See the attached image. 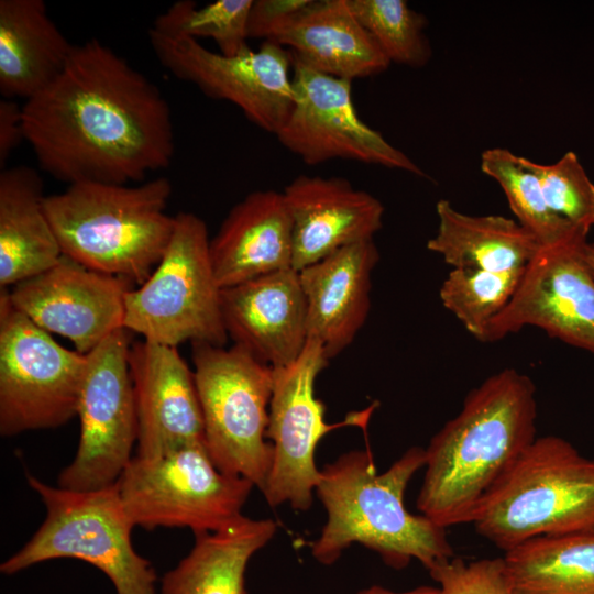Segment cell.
<instances>
[{
    "mask_svg": "<svg viewBox=\"0 0 594 594\" xmlns=\"http://www.w3.org/2000/svg\"><path fill=\"white\" fill-rule=\"evenodd\" d=\"M356 594H440V591L439 587L422 585L404 592H395L380 585H373Z\"/></svg>",
    "mask_w": 594,
    "mask_h": 594,
    "instance_id": "cell-36",
    "label": "cell"
},
{
    "mask_svg": "<svg viewBox=\"0 0 594 594\" xmlns=\"http://www.w3.org/2000/svg\"><path fill=\"white\" fill-rule=\"evenodd\" d=\"M87 355L38 328L0 288V435L58 428L77 416Z\"/></svg>",
    "mask_w": 594,
    "mask_h": 594,
    "instance_id": "cell-10",
    "label": "cell"
},
{
    "mask_svg": "<svg viewBox=\"0 0 594 594\" xmlns=\"http://www.w3.org/2000/svg\"><path fill=\"white\" fill-rule=\"evenodd\" d=\"M532 380L506 367L471 389L425 449L417 509L447 529L472 522L488 491L536 437Z\"/></svg>",
    "mask_w": 594,
    "mask_h": 594,
    "instance_id": "cell-2",
    "label": "cell"
},
{
    "mask_svg": "<svg viewBox=\"0 0 594 594\" xmlns=\"http://www.w3.org/2000/svg\"><path fill=\"white\" fill-rule=\"evenodd\" d=\"M132 332L121 328L87 355L77 417L79 443L57 486L95 491L114 484L138 442V418L129 370Z\"/></svg>",
    "mask_w": 594,
    "mask_h": 594,
    "instance_id": "cell-12",
    "label": "cell"
},
{
    "mask_svg": "<svg viewBox=\"0 0 594 594\" xmlns=\"http://www.w3.org/2000/svg\"><path fill=\"white\" fill-rule=\"evenodd\" d=\"M22 117L40 167L68 185L141 182L175 153L160 88L96 38L74 45L59 76L23 102Z\"/></svg>",
    "mask_w": 594,
    "mask_h": 594,
    "instance_id": "cell-1",
    "label": "cell"
},
{
    "mask_svg": "<svg viewBox=\"0 0 594 594\" xmlns=\"http://www.w3.org/2000/svg\"><path fill=\"white\" fill-rule=\"evenodd\" d=\"M524 270L452 268L439 289L440 300L471 336L483 342L490 321L509 302Z\"/></svg>",
    "mask_w": 594,
    "mask_h": 594,
    "instance_id": "cell-31",
    "label": "cell"
},
{
    "mask_svg": "<svg viewBox=\"0 0 594 594\" xmlns=\"http://www.w3.org/2000/svg\"><path fill=\"white\" fill-rule=\"evenodd\" d=\"M123 328L143 340L178 348L184 342L224 346L221 287L205 221L193 212L175 216L169 243L150 275L125 295Z\"/></svg>",
    "mask_w": 594,
    "mask_h": 594,
    "instance_id": "cell-7",
    "label": "cell"
},
{
    "mask_svg": "<svg viewBox=\"0 0 594 594\" xmlns=\"http://www.w3.org/2000/svg\"><path fill=\"white\" fill-rule=\"evenodd\" d=\"M293 222V268L373 239L385 208L370 193L338 177L299 175L283 190Z\"/></svg>",
    "mask_w": 594,
    "mask_h": 594,
    "instance_id": "cell-19",
    "label": "cell"
},
{
    "mask_svg": "<svg viewBox=\"0 0 594 594\" xmlns=\"http://www.w3.org/2000/svg\"><path fill=\"white\" fill-rule=\"evenodd\" d=\"M429 574L440 594H513L504 558L465 562L453 557Z\"/></svg>",
    "mask_w": 594,
    "mask_h": 594,
    "instance_id": "cell-33",
    "label": "cell"
},
{
    "mask_svg": "<svg viewBox=\"0 0 594 594\" xmlns=\"http://www.w3.org/2000/svg\"><path fill=\"white\" fill-rule=\"evenodd\" d=\"M191 349L208 453L220 471L262 492L273 460L266 431L274 370L234 344Z\"/></svg>",
    "mask_w": 594,
    "mask_h": 594,
    "instance_id": "cell-8",
    "label": "cell"
},
{
    "mask_svg": "<svg viewBox=\"0 0 594 594\" xmlns=\"http://www.w3.org/2000/svg\"><path fill=\"white\" fill-rule=\"evenodd\" d=\"M586 242L540 246L509 302L490 321L483 342L536 327L594 355V276L583 254Z\"/></svg>",
    "mask_w": 594,
    "mask_h": 594,
    "instance_id": "cell-15",
    "label": "cell"
},
{
    "mask_svg": "<svg viewBox=\"0 0 594 594\" xmlns=\"http://www.w3.org/2000/svg\"><path fill=\"white\" fill-rule=\"evenodd\" d=\"M265 41L289 51L293 63L351 81L378 75L391 65L346 0H308Z\"/></svg>",
    "mask_w": 594,
    "mask_h": 594,
    "instance_id": "cell-21",
    "label": "cell"
},
{
    "mask_svg": "<svg viewBox=\"0 0 594 594\" xmlns=\"http://www.w3.org/2000/svg\"><path fill=\"white\" fill-rule=\"evenodd\" d=\"M276 531L273 519L241 515L216 531L195 536L189 553L163 575L161 594H248V564Z\"/></svg>",
    "mask_w": 594,
    "mask_h": 594,
    "instance_id": "cell-25",
    "label": "cell"
},
{
    "mask_svg": "<svg viewBox=\"0 0 594 594\" xmlns=\"http://www.w3.org/2000/svg\"><path fill=\"white\" fill-rule=\"evenodd\" d=\"M148 41L161 65L175 77L210 98L235 105L260 129L276 134L289 116L295 100L293 57L283 46L263 41L257 51L226 56L198 40L152 29Z\"/></svg>",
    "mask_w": 594,
    "mask_h": 594,
    "instance_id": "cell-13",
    "label": "cell"
},
{
    "mask_svg": "<svg viewBox=\"0 0 594 594\" xmlns=\"http://www.w3.org/2000/svg\"><path fill=\"white\" fill-rule=\"evenodd\" d=\"M221 314L233 344L273 370L296 361L308 341L306 298L293 267L221 288Z\"/></svg>",
    "mask_w": 594,
    "mask_h": 594,
    "instance_id": "cell-18",
    "label": "cell"
},
{
    "mask_svg": "<svg viewBox=\"0 0 594 594\" xmlns=\"http://www.w3.org/2000/svg\"><path fill=\"white\" fill-rule=\"evenodd\" d=\"M293 109L275 134L280 144L307 165L350 160L427 174L358 114L352 81L293 63Z\"/></svg>",
    "mask_w": 594,
    "mask_h": 594,
    "instance_id": "cell-14",
    "label": "cell"
},
{
    "mask_svg": "<svg viewBox=\"0 0 594 594\" xmlns=\"http://www.w3.org/2000/svg\"><path fill=\"white\" fill-rule=\"evenodd\" d=\"M38 173L21 165L0 172V288L55 265L63 252L47 218Z\"/></svg>",
    "mask_w": 594,
    "mask_h": 594,
    "instance_id": "cell-24",
    "label": "cell"
},
{
    "mask_svg": "<svg viewBox=\"0 0 594 594\" xmlns=\"http://www.w3.org/2000/svg\"><path fill=\"white\" fill-rule=\"evenodd\" d=\"M436 212L438 228L427 249L453 268L522 270L540 249L534 235L514 219L468 215L448 199L438 200Z\"/></svg>",
    "mask_w": 594,
    "mask_h": 594,
    "instance_id": "cell-26",
    "label": "cell"
},
{
    "mask_svg": "<svg viewBox=\"0 0 594 594\" xmlns=\"http://www.w3.org/2000/svg\"><path fill=\"white\" fill-rule=\"evenodd\" d=\"M128 362L138 418L136 455L153 458L204 441L194 370L177 348L132 341Z\"/></svg>",
    "mask_w": 594,
    "mask_h": 594,
    "instance_id": "cell-17",
    "label": "cell"
},
{
    "mask_svg": "<svg viewBox=\"0 0 594 594\" xmlns=\"http://www.w3.org/2000/svg\"><path fill=\"white\" fill-rule=\"evenodd\" d=\"M253 0H217L198 7L179 0L157 15L152 30L170 37H209L219 53L235 56L250 48L248 21Z\"/></svg>",
    "mask_w": 594,
    "mask_h": 594,
    "instance_id": "cell-29",
    "label": "cell"
},
{
    "mask_svg": "<svg viewBox=\"0 0 594 594\" xmlns=\"http://www.w3.org/2000/svg\"><path fill=\"white\" fill-rule=\"evenodd\" d=\"M172 191L163 176L134 186L77 183L46 196L44 207L63 255L139 286L172 238L175 216L166 211Z\"/></svg>",
    "mask_w": 594,
    "mask_h": 594,
    "instance_id": "cell-4",
    "label": "cell"
},
{
    "mask_svg": "<svg viewBox=\"0 0 594 594\" xmlns=\"http://www.w3.org/2000/svg\"><path fill=\"white\" fill-rule=\"evenodd\" d=\"M389 63L420 68L432 56L426 16L405 0H346Z\"/></svg>",
    "mask_w": 594,
    "mask_h": 594,
    "instance_id": "cell-30",
    "label": "cell"
},
{
    "mask_svg": "<svg viewBox=\"0 0 594 594\" xmlns=\"http://www.w3.org/2000/svg\"><path fill=\"white\" fill-rule=\"evenodd\" d=\"M221 288L293 267V222L283 191L258 189L234 205L210 239Z\"/></svg>",
    "mask_w": 594,
    "mask_h": 594,
    "instance_id": "cell-22",
    "label": "cell"
},
{
    "mask_svg": "<svg viewBox=\"0 0 594 594\" xmlns=\"http://www.w3.org/2000/svg\"><path fill=\"white\" fill-rule=\"evenodd\" d=\"M328 362L321 343L309 338L296 361L274 370L266 431L273 446V460L262 491L272 507L289 504L295 510H308L320 479L315 461L318 442L344 426L365 429L377 406L374 403L351 413L341 422L327 424L324 404L316 397L315 384Z\"/></svg>",
    "mask_w": 594,
    "mask_h": 594,
    "instance_id": "cell-11",
    "label": "cell"
},
{
    "mask_svg": "<svg viewBox=\"0 0 594 594\" xmlns=\"http://www.w3.org/2000/svg\"><path fill=\"white\" fill-rule=\"evenodd\" d=\"M42 0H0V92L33 98L63 72L73 52Z\"/></svg>",
    "mask_w": 594,
    "mask_h": 594,
    "instance_id": "cell-23",
    "label": "cell"
},
{
    "mask_svg": "<svg viewBox=\"0 0 594 594\" xmlns=\"http://www.w3.org/2000/svg\"><path fill=\"white\" fill-rule=\"evenodd\" d=\"M26 482L41 497L46 516L31 539L1 563L2 574L13 575L45 561L69 558L103 572L117 594H156L155 569L133 548L134 525L117 482L86 492L52 486L30 473Z\"/></svg>",
    "mask_w": 594,
    "mask_h": 594,
    "instance_id": "cell-6",
    "label": "cell"
},
{
    "mask_svg": "<svg viewBox=\"0 0 594 594\" xmlns=\"http://www.w3.org/2000/svg\"><path fill=\"white\" fill-rule=\"evenodd\" d=\"M133 287L63 255L8 292L13 307L38 328L67 338L77 352L88 354L123 328L125 295Z\"/></svg>",
    "mask_w": 594,
    "mask_h": 594,
    "instance_id": "cell-16",
    "label": "cell"
},
{
    "mask_svg": "<svg viewBox=\"0 0 594 594\" xmlns=\"http://www.w3.org/2000/svg\"><path fill=\"white\" fill-rule=\"evenodd\" d=\"M525 162L538 178L549 208L570 223L590 231L594 227V184L574 152L552 164Z\"/></svg>",
    "mask_w": 594,
    "mask_h": 594,
    "instance_id": "cell-32",
    "label": "cell"
},
{
    "mask_svg": "<svg viewBox=\"0 0 594 594\" xmlns=\"http://www.w3.org/2000/svg\"><path fill=\"white\" fill-rule=\"evenodd\" d=\"M425 463V449L411 447L382 473L369 448L326 464L316 493L327 521L310 544L314 559L331 565L353 543L374 551L396 570L417 560L429 572L452 559L446 529L424 515L410 514L404 504L408 483Z\"/></svg>",
    "mask_w": 594,
    "mask_h": 594,
    "instance_id": "cell-3",
    "label": "cell"
},
{
    "mask_svg": "<svg viewBox=\"0 0 594 594\" xmlns=\"http://www.w3.org/2000/svg\"><path fill=\"white\" fill-rule=\"evenodd\" d=\"M471 524L504 552L536 537L594 534V459L564 438H536L488 491Z\"/></svg>",
    "mask_w": 594,
    "mask_h": 594,
    "instance_id": "cell-5",
    "label": "cell"
},
{
    "mask_svg": "<svg viewBox=\"0 0 594 594\" xmlns=\"http://www.w3.org/2000/svg\"><path fill=\"white\" fill-rule=\"evenodd\" d=\"M585 261L594 276V242H586L583 248Z\"/></svg>",
    "mask_w": 594,
    "mask_h": 594,
    "instance_id": "cell-37",
    "label": "cell"
},
{
    "mask_svg": "<svg viewBox=\"0 0 594 594\" xmlns=\"http://www.w3.org/2000/svg\"><path fill=\"white\" fill-rule=\"evenodd\" d=\"M119 494L134 527L216 531L242 515L252 482L220 471L198 441L153 458L133 457Z\"/></svg>",
    "mask_w": 594,
    "mask_h": 594,
    "instance_id": "cell-9",
    "label": "cell"
},
{
    "mask_svg": "<svg viewBox=\"0 0 594 594\" xmlns=\"http://www.w3.org/2000/svg\"><path fill=\"white\" fill-rule=\"evenodd\" d=\"M307 2L308 0H253L248 21L249 38L267 40L274 29Z\"/></svg>",
    "mask_w": 594,
    "mask_h": 594,
    "instance_id": "cell-34",
    "label": "cell"
},
{
    "mask_svg": "<svg viewBox=\"0 0 594 594\" xmlns=\"http://www.w3.org/2000/svg\"><path fill=\"white\" fill-rule=\"evenodd\" d=\"M503 558L513 594H594V534L536 537Z\"/></svg>",
    "mask_w": 594,
    "mask_h": 594,
    "instance_id": "cell-27",
    "label": "cell"
},
{
    "mask_svg": "<svg viewBox=\"0 0 594 594\" xmlns=\"http://www.w3.org/2000/svg\"><path fill=\"white\" fill-rule=\"evenodd\" d=\"M480 166L499 185L518 223L534 235L540 246L587 238L590 231L570 223L549 208L538 178L525 157L507 148L493 147L481 154Z\"/></svg>",
    "mask_w": 594,
    "mask_h": 594,
    "instance_id": "cell-28",
    "label": "cell"
},
{
    "mask_svg": "<svg viewBox=\"0 0 594 594\" xmlns=\"http://www.w3.org/2000/svg\"><path fill=\"white\" fill-rule=\"evenodd\" d=\"M24 141L22 106L13 99L0 100V166L6 164L12 152Z\"/></svg>",
    "mask_w": 594,
    "mask_h": 594,
    "instance_id": "cell-35",
    "label": "cell"
},
{
    "mask_svg": "<svg viewBox=\"0 0 594 594\" xmlns=\"http://www.w3.org/2000/svg\"><path fill=\"white\" fill-rule=\"evenodd\" d=\"M378 261L380 252L371 239L298 271L307 305L308 339L321 343L328 360L346 349L366 322L372 273Z\"/></svg>",
    "mask_w": 594,
    "mask_h": 594,
    "instance_id": "cell-20",
    "label": "cell"
}]
</instances>
